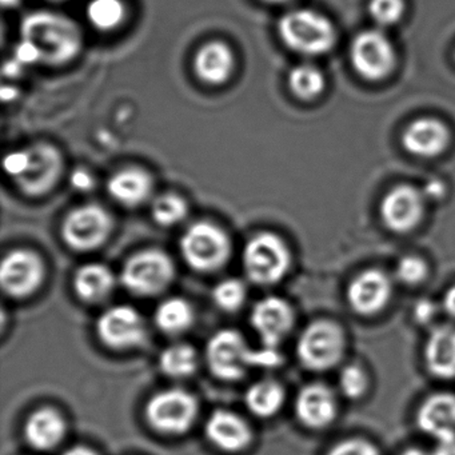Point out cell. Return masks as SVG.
Returning <instances> with one entry per match:
<instances>
[{"mask_svg":"<svg viewBox=\"0 0 455 455\" xmlns=\"http://www.w3.org/2000/svg\"><path fill=\"white\" fill-rule=\"evenodd\" d=\"M20 39L36 47L41 65L62 68L74 62L84 46L81 26L60 12H30L20 23Z\"/></svg>","mask_w":455,"mask_h":455,"instance_id":"1","label":"cell"},{"mask_svg":"<svg viewBox=\"0 0 455 455\" xmlns=\"http://www.w3.org/2000/svg\"><path fill=\"white\" fill-rule=\"evenodd\" d=\"M206 361L212 375L222 380H239L252 367L273 369L282 363L278 348L254 350L236 330H220L207 343Z\"/></svg>","mask_w":455,"mask_h":455,"instance_id":"2","label":"cell"},{"mask_svg":"<svg viewBox=\"0 0 455 455\" xmlns=\"http://www.w3.org/2000/svg\"><path fill=\"white\" fill-rule=\"evenodd\" d=\"M278 36L287 50L302 57H319L334 49L337 28L321 12L311 9H295L278 20Z\"/></svg>","mask_w":455,"mask_h":455,"instance_id":"3","label":"cell"},{"mask_svg":"<svg viewBox=\"0 0 455 455\" xmlns=\"http://www.w3.org/2000/svg\"><path fill=\"white\" fill-rule=\"evenodd\" d=\"M242 259L247 278L259 286L278 283L286 275L291 262L287 244L271 233L252 236L244 246Z\"/></svg>","mask_w":455,"mask_h":455,"instance_id":"4","label":"cell"},{"mask_svg":"<svg viewBox=\"0 0 455 455\" xmlns=\"http://www.w3.org/2000/svg\"><path fill=\"white\" fill-rule=\"evenodd\" d=\"M180 252L194 270L212 273L228 262L231 242L228 234L214 223L196 222L183 234Z\"/></svg>","mask_w":455,"mask_h":455,"instance_id":"5","label":"cell"},{"mask_svg":"<svg viewBox=\"0 0 455 455\" xmlns=\"http://www.w3.org/2000/svg\"><path fill=\"white\" fill-rule=\"evenodd\" d=\"M175 275L172 260L161 250L148 249L137 252L126 260L121 281L127 291L140 297L161 294L172 284Z\"/></svg>","mask_w":455,"mask_h":455,"instance_id":"6","label":"cell"},{"mask_svg":"<svg viewBox=\"0 0 455 455\" xmlns=\"http://www.w3.org/2000/svg\"><path fill=\"white\" fill-rule=\"evenodd\" d=\"M25 150L22 172L15 178V185L28 196H42L60 183L65 172V158L57 146L38 142Z\"/></svg>","mask_w":455,"mask_h":455,"instance_id":"7","label":"cell"},{"mask_svg":"<svg viewBox=\"0 0 455 455\" xmlns=\"http://www.w3.org/2000/svg\"><path fill=\"white\" fill-rule=\"evenodd\" d=\"M350 60L355 73L364 81L380 82L395 70V47L382 30L361 31L351 42Z\"/></svg>","mask_w":455,"mask_h":455,"instance_id":"8","label":"cell"},{"mask_svg":"<svg viewBox=\"0 0 455 455\" xmlns=\"http://www.w3.org/2000/svg\"><path fill=\"white\" fill-rule=\"evenodd\" d=\"M198 402L196 396L182 388L159 391L146 406V419L159 433L180 435L196 422Z\"/></svg>","mask_w":455,"mask_h":455,"instance_id":"9","label":"cell"},{"mask_svg":"<svg viewBox=\"0 0 455 455\" xmlns=\"http://www.w3.org/2000/svg\"><path fill=\"white\" fill-rule=\"evenodd\" d=\"M113 218L100 204H82L71 210L63 220L62 238L76 251H92L108 241Z\"/></svg>","mask_w":455,"mask_h":455,"instance_id":"10","label":"cell"},{"mask_svg":"<svg viewBox=\"0 0 455 455\" xmlns=\"http://www.w3.org/2000/svg\"><path fill=\"white\" fill-rule=\"evenodd\" d=\"M343 332L332 322L311 323L298 340V358L303 366L315 371L331 369L343 355Z\"/></svg>","mask_w":455,"mask_h":455,"instance_id":"11","label":"cell"},{"mask_svg":"<svg viewBox=\"0 0 455 455\" xmlns=\"http://www.w3.org/2000/svg\"><path fill=\"white\" fill-rule=\"evenodd\" d=\"M97 334L108 347L129 350L146 342L148 326L143 316L132 306H114L98 318Z\"/></svg>","mask_w":455,"mask_h":455,"instance_id":"12","label":"cell"},{"mask_svg":"<svg viewBox=\"0 0 455 455\" xmlns=\"http://www.w3.org/2000/svg\"><path fill=\"white\" fill-rule=\"evenodd\" d=\"M44 281V263L36 252L20 249L4 257L0 267V284L10 297H30Z\"/></svg>","mask_w":455,"mask_h":455,"instance_id":"13","label":"cell"},{"mask_svg":"<svg viewBox=\"0 0 455 455\" xmlns=\"http://www.w3.org/2000/svg\"><path fill=\"white\" fill-rule=\"evenodd\" d=\"M425 196L414 186L399 185L391 188L382 204L380 217L386 228L404 234L417 228L425 212Z\"/></svg>","mask_w":455,"mask_h":455,"instance_id":"14","label":"cell"},{"mask_svg":"<svg viewBox=\"0 0 455 455\" xmlns=\"http://www.w3.org/2000/svg\"><path fill=\"white\" fill-rule=\"evenodd\" d=\"M250 322L265 347L278 348L282 340L291 331L294 313L282 298L266 297L255 303Z\"/></svg>","mask_w":455,"mask_h":455,"instance_id":"15","label":"cell"},{"mask_svg":"<svg viewBox=\"0 0 455 455\" xmlns=\"http://www.w3.org/2000/svg\"><path fill=\"white\" fill-rule=\"evenodd\" d=\"M402 146L418 158L431 159L442 156L451 142L446 124L433 116L414 119L402 134Z\"/></svg>","mask_w":455,"mask_h":455,"instance_id":"16","label":"cell"},{"mask_svg":"<svg viewBox=\"0 0 455 455\" xmlns=\"http://www.w3.org/2000/svg\"><path fill=\"white\" fill-rule=\"evenodd\" d=\"M236 58L230 44L223 41H209L194 55V74L207 86H223L235 73Z\"/></svg>","mask_w":455,"mask_h":455,"instance_id":"17","label":"cell"},{"mask_svg":"<svg viewBox=\"0 0 455 455\" xmlns=\"http://www.w3.org/2000/svg\"><path fill=\"white\" fill-rule=\"evenodd\" d=\"M390 278L380 270H367L359 274L347 289L351 308L362 315H372L382 310L390 300Z\"/></svg>","mask_w":455,"mask_h":455,"instance_id":"18","label":"cell"},{"mask_svg":"<svg viewBox=\"0 0 455 455\" xmlns=\"http://www.w3.org/2000/svg\"><path fill=\"white\" fill-rule=\"evenodd\" d=\"M207 439L223 451L235 452L251 441V428L241 415L228 410H215L206 422Z\"/></svg>","mask_w":455,"mask_h":455,"instance_id":"19","label":"cell"},{"mask_svg":"<svg viewBox=\"0 0 455 455\" xmlns=\"http://www.w3.org/2000/svg\"><path fill=\"white\" fill-rule=\"evenodd\" d=\"M108 191L116 204L124 207H138L153 196L154 178L142 167H126L111 175Z\"/></svg>","mask_w":455,"mask_h":455,"instance_id":"20","label":"cell"},{"mask_svg":"<svg viewBox=\"0 0 455 455\" xmlns=\"http://www.w3.org/2000/svg\"><path fill=\"white\" fill-rule=\"evenodd\" d=\"M295 412L303 425L310 428H322L334 419L337 401L327 386L313 383L298 394Z\"/></svg>","mask_w":455,"mask_h":455,"instance_id":"21","label":"cell"},{"mask_svg":"<svg viewBox=\"0 0 455 455\" xmlns=\"http://www.w3.org/2000/svg\"><path fill=\"white\" fill-rule=\"evenodd\" d=\"M417 423L423 433L435 439L454 435V394L438 393L428 396L418 410Z\"/></svg>","mask_w":455,"mask_h":455,"instance_id":"22","label":"cell"},{"mask_svg":"<svg viewBox=\"0 0 455 455\" xmlns=\"http://www.w3.org/2000/svg\"><path fill=\"white\" fill-rule=\"evenodd\" d=\"M65 418L58 410L42 407L34 411L25 423V436L28 443L41 451L54 449L65 438Z\"/></svg>","mask_w":455,"mask_h":455,"instance_id":"23","label":"cell"},{"mask_svg":"<svg viewBox=\"0 0 455 455\" xmlns=\"http://www.w3.org/2000/svg\"><path fill=\"white\" fill-rule=\"evenodd\" d=\"M426 367L434 377L455 378V327H435L428 335L425 348Z\"/></svg>","mask_w":455,"mask_h":455,"instance_id":"24","label":"cell"},{"mask_svg":"<svg viewBox=\"0 0 455 455\" xmlns=\"http://www.w3.org/2000/svg\"><path fill=\"white\" fill-rule=\"evenodd\" d=\"M116 276L108 266L89 263L82 266L74 276V290L84 302H102L113 292Z\"/></svg>","mask_w":455,"mask_h":455,"instance_id":"25","label":"cell"},{"mask_svg":"<svg viewBox=\"0 0 455 455\" xmlns=\"http://www.w3.org/2000/svg\"><path fill=\"white\" fill-rule=\"evenodd\" d=\"M244 401L252 414L260 418H270L282 409V404L284 402V390L281 383L276 380H258L250 386Z\"/></svg>","mask_w":455,"mask_h":455,"instance_id":"26","label":"cell"},{"mask_svg":"<svg viewBox=\"0 0 455 455\" xmlns=\"http://www.w3.org/2000/svg\"><path fill=\"white\" fill-rule=\"evenodd\" d=\"M154 322L164 334L180 335L194 323V310L183 298H167L156 307Z\"/></svg>","mask_w":455,"mask_h":455,"instance_id":"27","label":"cell"},{"mask_svg":"<svg viewBox=\"0 0 455 455\" xmlns=\"http://www.w3.org/2000/svg\"><path fill=\"white\" fill-rule=\"evenodd\" d=\"M287 86L297 100L310 102L323 94L326 89V76L316 66L302 63L290 70Z\"/></svg>","mask_w":455,"mask_h":455,"instance_id":"28","label":"cell"},{"mask_svg":"<svg viewBox=\"0 0 455 455\" xmlns=\"http://www.w3.org/2000/svg\"><path fill=\"white\" fill-rule=\"evenodd\" d=\"M124 0H90L86 17L90 25L100 33L118 30L127 20Z\"/></svg>","mask_w":455,"mask_h":455,"instance_id":"29","label":"cell"},{"mask_svg":"<svg viewBox=\"0 0 455 455\" xmlns=\"http://www.w3.org/2000/svg\"><path fill=\"white\" fill-rule=\"evenodd\" d=\"M159 367L167 377H190L198 367V354L196 348L188 343H174L162 351Z\"/></svg>","mask_w":455,"mask_h":455,"instance_id":"30","label":"cell"},{"mask_svg":"<svg viewBox=\"0 0 455 455\" xmlns=\"http://www.w3.org/2000/svg\"><path fill=\"white\" fill-rule=\"evenodd\" d=\"M151 214L159 226L172 228L186 220L188 207L182 196L174 193H166L154 199Z\"/></svg>","mask_w":455,"mask_h":455,"instance_id":"31","label":"cell"},{"mask_svg":"<svg viewBox=\"0 0 455 455\" xmlns=\"http://www.w3.org/2000/svg\"><path fill=\"white\" fill-rule=\"evenodd\" d=\"M247 290L243 282L235 278L220 281L212 290V300L223 311H238L246 300Z\"/></svg>","mask_w":455,"mask_h":455,"instance_id":"32","label":"cell"},{"mask_svg":"<svg viewBox=\"0 0 455 455\" xmlns=\"http://www.w3.org/2000/svg\"><path fill=\"white\" fill-rule=\"evenodd\" d=\"M369 14L379 28H393L406 14L404 0H370Z\"/></svg>","mask_w":455,"mask_h":455,"instance_id":"33","label":"cell"},{"mask_svg":"<svg viewBox=\"0 0 455 455\" xmlns=\"http://www.w3.org/2000/svg\"><path fill=\"white\" fill-rule=\"evenodd\" d=\"M395 275L402 283L414 286L425 281L427 275V266L425 260L414 255H407L399 260L395 267Z\"/></svg>","mask_w":455,"mask_h":455,"instance_id":"34","label":"cell"},{"mask_svg":"<svg viewBox=\"0 0 455 455\" xmlns=\"http://www.w3.org/2000/svg\"><path fill=\"white\" fill-rule=\"evenodd\" d=\"M339 387L347 398L355 399L363 395L367 388V377L359 366H347L339 377Z\"/></svg>","mask_w":455,"mask_h":455,"instance_id":"35","label":"cell"},{"mask_svg":"<svg viewBox=\"0 0 455 455\" xmlns=\"http://www.w3.org/2000/svg\"><path fill=\"white\" fill-rule=\"evenodd\" d=\"M327 455H379V452L370 442L354 438L335 444Z\"/></svg>","mask_w":455,"mask_h":455,"instance_id":"36","label":"cell"},{"mask_svg":"<svg viewBox=\"0 0 455 455\" xmlns=\"http://www.w3.org/2000/svg\"><path fill=\"white\" fill-rule=\"evenodd\" d=\"M70 185L74 190L79 191V193H89L94 188L95 180L89 170L76 169L71 172Z\"/></svg>","mask_w":455,"mask_h":455,"instance_id":"37","label":"cell"},{"mask_svg":"<svg viewBox=\"0 0 455 455\" xmlns=\"http://www.w3.org/2000/svg\"><path fill=\"white\" fill-rule=\"evenodd\" d=\"M436 310H438V307H436L433 300H419L414 307V318L417 319V322H419V323H430L434 316H435Z\"/></svg>","mask_w":455,"mask_h":455,"instance_id":"38","label":"cell"},{"mask_svg":"<svg viewBox=\"0 0 455 455\" xmlns=\"http://www.w3.org/2000/svg\"><path fill=\"white\" fill-rule=\"evenodd\" d=\"M434 455H455V434L436 439V447Z\"/></svg>","mask_w":455,"mask_h":455,"instance_id":"39","label":"cell"},{"mask_svg":"<svg viewBox=\"0 0 455 455\" xmlns=\"http://www.w3.org/2000/svg\"><path fill=\"white\" fill-rule=\"evenodd\" d=\"M423 196L427 198L439 199L444 196L443 183L439 180H431L426 185L425 190H422Z\"/></svg>","mask_w":455,"mask_h":455,"instance_id":"40","label":"cell"},{"mask_svg":"<svg viewBox=\"0 0 455 455\" xmlns=\"http://www.w3.org/2000/svg\"><path fill=\"white\" fill-rule=\"evenodd\" d=\"M442 305H443V310L446 311L451 318H455V286L450 287V289L447 290L443 300H442Z\"/></svg>","mask_w":455,"mask_h":455,"instance_id":"41","label":"cell"},{"mask_svg":"<svg viewBox=\"0 0 455 455\" xmlns=\"http://www.w3.org/2000/svg\"><path fill=\"white\" fill-rule=\"evenodd\" d=\"M62 455H98L94 450L90 449V447L84 446H76L71 447L68 451L63 452Z\"/></svg>","mask_w":455,"mask_h":455,"instance_id":"42","label":"cell"},{"mask_svg":"<svg viewBox=\"0 0 455 455\" xmlns=\"http://www.w3.org/2000/svg\"><path fill=\"white\" fill-rule=\"evenodd\" d=\"M401 455H434L433 451H426L422 449H409L402 452Z\"/></svg>","mask_w":455,"mask_h":455,"instance_id":"43","label":"cell"},{"mask_svg":"<svg viewBox=\"0 0 455 455\" xmlns=\"http://www.w3.org/2000/svg\"><path fill=\"white\" fill-rule=\"evenodd\" d=\"M260 2L267 4H289V2H291V0H260Z\"/></svg>","mask_w":455,"mask_h":455,"instance_id":"44","label":"cell"},{"mask_svg":"<svg viewBox=\"0 0 455 455\" xmlns=\"http://www.w3.org/2000/svg\"><path fill=\"white\" fill-rule=\"evenodd\" d=\"M2 2H4V4L6 7H14L20 0H2Z\"/></svg>","mask_w":455,"mask_h":455,"instance_id":"45","label":"cell"},{"mask_svg":"<svg viewBox=\"0 0 455 455\" xmlns=\"http://www.w3.org/2000/svg\"><path fill=\"white\" fill-rule=\"evenodd\" d=\"M47 2H52V4H65V2H68V0H47Z\"/></svg>","mask_w":455,"mask_h":455,"instance_id":"46","label":"cell"}]
</instances>
